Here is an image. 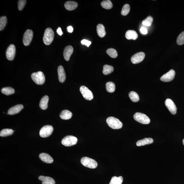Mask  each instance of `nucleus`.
I'll list each match as a JSON object with an SVG mask.
<instances>
[{
    "label": "nucleus",
    "mask_w": 184,
    "mask_h": 184,
    "mask_svg": "<svg viewBox=\"0 0 184 184\" xmlns=\"http://www.w3.org/2000/svg\"><path fill=\"white\" fill-rule=\"evenodd\" d=\"M67 30L68 32L72 33L73 31V28L72 26H69L67 27Z\"/></svg>",
    "instance_id": "41"
},
{
    "label": "nucleus",
    "mask_w": 184,
    "mask_h": 184,
    "mask_svg": "<svg viewBox=\"0 0 184 184\" xmlns=\"http://www.w3.org/2000/svg\"><path fill=\"white\" fill-rule=\"evenodd\" d=\"M53 130V128L51 126L46 125L43 126L40 131V136L43 138L48 137L52 134Z\"/></svg>",
    "instance_id": "7"
},
{
    "label": "nucleus",
    "mask_w": 184,
    "mask_h": 184,
    "mask_svg": "<svg viewBox=\"0 0 184 184\" xmlns=\"http://www.w3.org/2000/svg\"><path fill=\"white\" fill-rule=\"evenodd\" d=\"M72 116V114L70 111L67 110H63L61 112L60 117L61 119L64 120H68L71 118Z\"/></svg>",
    "instance_id": "23"
},
{
    "label": "nucleus",
    "mask_w": 184,
    "mask_h": 184,
    "mask_svg": "<svg viewBox=\"0 0 184 184\" xmlns=\"http://www.w3.org/2000/svg\"><path fill=\"white\" fill-rule=\"evenodd\" d=\"M129 96L131 100L133 102H136L139 101V96L136 92H134V91L131 92L129 93Z\"/></svg>",
    "instance_id": "27"
},
{
    "label": "nucleus",
    "mask_w": 184,
    "mask_h": 184,
    "mask_svg": "<svg viewBox=\"0 0 184 184\" xmlns=\"http://www.w3.org/2000/svg\"><path fill=\"white\" fill-rule=\"evenodd\" d=\"M153 21V19L151 16H149L147 18L143 20L142 23L145 26H150L151 25L152 22Z\"/></svg>",
    "instance_id": "34"
},
{
    "label": "nucleus",
    "mask_w": 184,
    "mask_h": 184,
    "mask_svg": "<svg viewBox=\"0 0 184 184\" xmlns=\"http://www.w3.org/2000/svg\"><path fill=\"white\" fill-rule=\"evenodd\" d=\"M73 52V48L72 46L69 45L64 48V57L65 60L69 61L72 54Z\"/></svg>",
    "instance_id": "14"
},
{
    "label": "nucleus",
    "mask_w": 184,
    "mask_h": 184,
    "mask_svg": "<svg viewBox=\"0 0 184 184\" xmlns=\"http://www.w3.org/2000/svg\"><path fill=\"white\" fill-rule=\"evenodd\" d=\"M33 37V31L31 30H27L24 33L23 39L24 45L25 46L29 45L32 41Z\"/></svg>",
    "instance_id": "9"
},
{
    "label": "nucleus",
    "mask_w": 184,
    "mask_h": 184,
    "mask_svg": "<svg viewBox=\"0 0 184 184\" xmlns=\"http://www.w3.org/2000/svg\"><path fill=\"white\" fill-rule=\"evenodd\" d=\"M165 103L166 106L171 113L173 115L176 114L177 108L173 101L171 99H166Z\"/></svg>",
    "instance_id": "13"
},
{
    "label": "nucleus",
    "mask_w": 184,
    "mask_h": 184,
    "mask_svg": "<svg viewBox=\"0 0 184 184\" xmlns=\"http://www.w3.org/2000/svg\"><path fill=\"white\" fill-rule=\"evenodd\" d=\"M13 131L11 129H3L0 132V136L1 137H6L11 136L13 134Z\"/></svg>",
    "instance_id": "29"
},
{
    "label": "nucleus",
    "mask_w": 184,
    "mask_h": 184,
    "mask_svg": "<svg viewBox=\"0 0 184 184\" xmlns=\"http://www.w3.org/2000/svg\"><path fill=\"white\" fill-rule=\"evenodd\" d=\"M39 179L42 181V184H55V180L50 177L41 176Z\"/></svg>",
    "instance_id": "19"
},
{
    "label": "nucleus",
    "mask_w": 184,
    "mask_h": 184,
    "mask_svg": "<svg viewBox=\"0 0 184 184\" xmlns=\"http://www.w3.org/2000/svg\"><path fill=\"white\" fill-rule=\"evenodd\" d=\"M145 54L143 52H138L133 55L131 58V62L134 64H137L142 61L145 57Z\"/></svg>",
    "instance_id": "12"
},
{
    "label": "nucleus",
    "mask_w": 184,
    "mask_h": 184,
    "mask_svg": "<svg viewBox=\"0 0 184 184\" xmlns=\"http://www.w3.org/2000/svg\"><path fill=\"white\" fill-rule=\"evenodd\" d=\"M81 163L85 167L91 169H95L98 166L97 163L95 160L88 157H82L81 159Z\"/></svg>",
    "instance_id": "4"
},
{
    "label": "nucleus",
    "mask_w": 184,
    "mask_h": 184,
    "mask_svg": "<svg viewBox=\"0 0 184 184\" xmlns=\"http://www.w3.org/2000/svg\"><path fill=\"white\" fill-rule=\"evenodd\" d=\"M130 6L129 4H126L124 5L121 11L122 15L123 16L127 15L130 11Z\"/></svg>",
    "instance_id": "35"
},
{
    "label": "nucleus",
    "mask_w": 184,
    "mask_h": 184,
    "mask_svg": "<svg viewBox=\"0 0 184 184\" xmlns=\"http://www.w3.org/2000/svg\"><path fill=\"white\" fill-rule=\"evenodd\" d=\"M106 90L108 92L113 93L115 92V84L112 82H108L106 84Z\"/></svg>",
    "instance_id": "31"
},
{
    "label": "nucleus",
    "mask_w": 184,
    "mask_h": 184,
    "mask_svg": "<svg viewBox=\"0 0 184 184\" xmlns=\"http://www.w3.org/2000/svg\"><path fill=\"white\" fill-rule=\"evenodd\" d=\"M57 32L58 34L60 36H62V35L63 34L62 30H61V29L60 27H59L58 29H57Z\"/></svg>",
    "instance_id": "40"
},
{
    "label": "nucleus",
    "mask_w": 184,
    "mask_h": 184,
    "mask_svg": "<svg viewBox=\"0 0 184 184\" xmlns=\"http://www.w3.org/2000/svg\"><path fill=\"white\" fill-rule=\"evenodd\" d=\"M23 106L22 104L17 105L10 108L8 112V114L13 115L18 113L23 109Z\"/></svg>",
    "instance_id": "16"
},
{
    "label": "nucleus",
    "mask_w": 184,
    "mask_h": 184,
    "mask_svg": "<svg viewBox=\"0 0 184 184\" xmlns=\"http://www.w3.org/2000/svg\"><path fill=\"white\" fill-rule=\"evenodd\" d=\"M153 142V140L151 138H146L139 140L136 143L138 146H145V145L151 144Z\"/></svg>",
    "instance_id": "18"
},
{
    "label": "nucleus",
    "mask_w": 184,
    "mask_h": 184,
    "mask_svg": "<svg viewBox=\"0 0 184 184\" xmlns=\"http://www.w3.org/2000/svg\"><path fill=\"white\" fill-rule=\"evenodd\" d=\"M26 3L25 0H19L18 2V9L20 11H21L25 6Z\"/></svg>",
    "instance_id": "37"
},
{
    "label": "nucleus",
    "mask_w": 184,
    "mask_h": 184,
    "mask_svg": "<svg viewBox=\"0 0 184 184\" xmlns=\"http://www.w3.org/2000/svg\"><path fill=\"white\" fill-rule=\"evenodd\" d=\"M78 6V4L76 2L68 1L64 4V7L66 10L72 11L76 9Z\"/></svg>",
    "instance_id": "20"
},
{
    "label": "nucleus",
    "mask_w": 184,
    "mask_h": 184,
    "mask_svg": "<svg viewBox=\"0 0 184 184\" xmlns=\"http://www.w3.org/2000/svg\"><path fill=\"white\" fill-rule=\"evenodd\" d=\"M58 73V80L61 83H63L66 79V75L64 70V68L62 66H58L57 70Z\"/></svg>",
    "instance_id": "15"
},
{
    "label": "nucleus",
    "mask_w": 184,
    "mask_h": 184,
    "mask_svg": "<svg viewBox=\"0 0 184 184\" xmlns=\"http://www.w3.org/2000/svg\"><path fill=\"white\" fill-rule=\"evenodd\" d=\"M81 43L82 45H85L87 46L88 47H89L90 45L91 44V42L88 41L87 40L83 39L81 41Z\"/></svg>",
    "instance_id": "38"
},
{
    "label": "nucleus",
    "mask_w": 184,
    "mask_h": 184,
    "mask_svg": "<svg viewBox=\"0 0 184 184\" xmlns=\"http://www.w3.org/2000/svg\"><path fill=\"white\" fill-rule=\"evenodd\" d=\"M80 92L83 97L87 100H91L93 99L94 96L92 93L86 87L82 86L80 88Z\"/></svg>",
    "instance_id": "8"
},
{
    "label": "nucleus",
    "mask_w": 184,
    "mask_h": 184,
    "mask_svg": "<svg viewBox=\"0 0 184 184\" xmlns=\"http://www.w3.org/2000/svg\"><path fill=\"white\" fill-rule=\"evenodd\" d=\"M183 145H184V138L183 140Z\"/></svg>",
    "instance_id": "42"
},
{
    "label": "nucleus",
    "mask_w": 184,
    "mask_h": 184,
    "mask_svg": "<svg viewBox=\"0 0 184 184\" xmlns=\"http://www.w3.org/2000/svg\"><path fill=\"white\" fill-rule=\"evenodd\" d=\"M123 178L122 176L112 177L109 184H122Z\"/></svg>",
    "instance_id": "26"
},
{
    "label": "nucleus",
    "mask_w": 184,
    "mask_h": 184,
    "mask_svg": "<svg viewBox=\"0 0 184 184\" xmlns=\"http://www.w3.org/2000/svg\"><path fill=\"white\" fill-rule=\"evenodd\" d=\"M177 44L179 45H183L184 44V31L182 32L178 37L177 40Z\"/></svg>",
    "instance_id": "36"
},
{
    "label": "nucleus",
    "mask_w": 184,
    "mask_h": 184,
    "mask_svg": "<svg viewBox=\"0 0 184 184\" xmlns=\"http://www.w3.org/2000/svg\"><path fill=\"white\" fill-rule=\"evenodd\" d=\"M41 160L47 163H52L53 162V159L48 154L43 153L40 154L39 156Z\"/></svg>",
    "instance_id": "17"
},
{
    "label": "nucleus",
    "mask_w": 184,
    "mask_h": 184,
    "mask_svg": "<svg viewBox=\"0 0 184 184\" xmlns=\"http://www.w3.org/2000/svg\"><path fill=\"white\" fill-rule=\"evenodd\" d=\"M101 6L103 8L106 9H110L113 7V4L109 0L103 1L101 3Z\"/></svg>",
    "instance_id": "30"
},
{
    "label": "nucleus",
    "mask_w": 184,
    "mask_h": 184,
    "mask_svg": "<svg viewBox=\"0 0 184 184\" xmlns=\"http://www.w3.org/2000/svg\"><path fill=\"white\" fill-rule=\"evenodd\" d=\"M31 78L37 84L43 85L45 81V75L41 71L32 73L31 75Z\"/></svg>",
    "instance_id": "3"
},
{
    "label": "nucleus",
    "mask_w": 184,
    "mask_h": 184,
    "mask_svg": "<svg viewBox=\"0 0 184 184\" xmlns=\"http://www.w3.org/2000/svg\"><path fill=\"white\" fill-rule=\"evenodd\" d=\"M16 52V48L14 45H10L8 46L6 51V56L9 60H13L15 58Z\"/></svg>",
    "instance_id": "10"
},
{
    "label": "nucleus",
    "mask_w": 184,
    "mask_h": 184,
    "mask_svg": "<svg viewBox=\"0 0 184 184\" xmlns=\"http://www.w3.org/2000/svg\"><path fill=\"white\" fill-rule=\"evenodd\" d=\"M7 22V18L6 16L1 17L0 18V31L3 30L6 26Z\"/></svg>",
    "instance_id": "33"
},
{
    "label": "nucleus",
    "mask_w": 184,
    "mask_h": 184,
    "mask_svg": "<svg viewBox=\"0 0 184 184\" xmlns=\"http://www.w3.org/2000/svg\"><path fill=\"white\" fill-rule=\"evenodd\" d=\"M97 33L100 37L103 38L106 36V32L104 26L102 24H98L97 27Z\"/></svg>",
    "instance_id": "24"
},
{
    "label": "nucleus",
    "mask_w": 184,
    "mask_h": 184,
    "mask_svg": "<svg viewBox=\"0 0 184 184\" xmlns=\"http://www.w3.org/2000/svg\"><path fill=\"white\" fill-rule=\"evenodd\" d=\"M175 75V72L173 69H171L168 72L163 75L160 78L161 81L168 82L172 81L174 79Z\"/></svg>",
    "instance_id": "11"
},
{
    "label": "nucleus",
    "mask_w": 184,
    "mask_h": 184,
    "mask_svg": "<svg viewBox=\"0 0 184 184\" xmlns=\"http://www.w3.org/2000/svg\"><path fill=\"white\" fill-rule=\"evenodd\" d=\"M106 53L112 58H116L118 56V54L116 50L113 48L108 49L106 50Z\"/></svg>",
    "instance_id": "32"
},
{
    "label": "nucleus",
    "mask_w": 184,
    "mask_h": 184,
    "mask_svg": "<svg viewBox=\"0 0 184 184\" xmlns=\"http://www.w3.org/2000/svg\"><path fill=\"white\" fill-rule=\"evenodd\" d=\"M1 92L3 94L6 95H10L14 94L15 92V90L11 87H4L2 89Z\"/></svg>",
    "instance_id": "28"
},
{
    "label": "nucleus",
    "mask_w": 184,
    "mask_h": 184,
    "mask_svg": "<svg viewBox=\"0 0 184 184\" xmlns=\"http://www.w3.org/2000/svg\"><path fill=\"white\" fill-rule=\"evenodd\" d=\"M126 37L128 40H136L138 38V35L136 31L134 30H129L126 32Z\"/></svg>",
    "instance_id": "22"
},
{
    "label": "nucleus",
    "mask_w": 184,
    "mask_h": 184,
    "mask_svg": "<svg viewBox=\"0 0 184 184\" xmlns=\"http://www.w3.org/2000/svg\"><path fill=\"white\" fill-rule=\"evenodd\" d=\"M49 98L48 96H45L42 98L40 101L39 106L40 108L43 110L47 109L48 107V103Z\"/></svg>",
    "instance_id": "21"
},
{
    "label": "nucleus",
    "mask_w": 184,
    "mask_h": 184,
    "mask_svg": "<svg viewBox=\"0 0 184 184\" xmlns=\"http://www.w3.org/2000/svg\"><path fill=\"white\" fill-rule=\"evenodd\" d=\"M54 33L52 29L50 28L45 30L43 37V41L46 45H49L54 40Z\"/></svg>",
    "instance_id": "2"
},
{
    "label": "nucleus",
    "mask_w": 184,
    "mask_h": 184,
    "mask_svg": "<svg viewBox=\"0 0 184 184\" xmlns=\"http://www.w3.org/2000/svg\"><path fill=\"white\" fill-rule=\"evenodd\" d=\"M106 122L108 126L114 129H119L122 127L123 124L118 119L114 117H110L106 119Z\"/></svg>",
    "instance_id": "1"
},
{
    "label": "nucleus",
    "mask_w": 184,
    "mask_h": 184,
    "mask_svg": "<svg viewBox=\"0 0 184 184\" xmlns=\"http://www.w3.org/2000/svg\"><path fill=\"white\" fill-rule=\"evenodd\" d=\"M134 118L136 121L143 124H148L150 122V119L146 115L141 113H135Z\"/></svg>",
    "instance_id": "6"
},
{
    "label": "nucleus",
    "mask_w": 184,
    "mask_h": 184,
    "mask_svg": "<svg viewBox=\"0 0 184 184\" xmlns=\"http://www.w3.org/2000/svg\"><path fill=\"white\" fill-rule=\"evenodd\" d=\"M140 31H141V34L143 35H146L148 33V30L144 27H141L140 29Z\"/></svg>",
    "instance_id": "39"
},
{
    "label": "nucleus",
    "mask_w": 184,
    "mask_h": 184,
    "mask_svg": "<svg viewBox=\"0 0 184 184\" xmlns=\"http://www.w3.org/2000/svg\"><path fill=\"white\" fill-rule=\"evenodd\" d=\"M114 68L113 66L108 65H105L103 66V73L105 75H108L113 72Z\"/></svg>",
    "instance_id": "25"
},
{
    "label": "nucleus",
    "mask_w": 184,
    "mask_h": 184,
    "mask_svg": "<svg viewBox=\"0 0 184 184\" xmlns=\"http://www.w3.org/2000/svg\"><path fill=\"white\" fill-rule=\"evenodd\" d=\"M78 139L75 137L68 136L63 138L61 141V143L64 146L70 147L76 145L78 142Z\"/></svg>",
    "instance_id": "5"
}]
</instances>
